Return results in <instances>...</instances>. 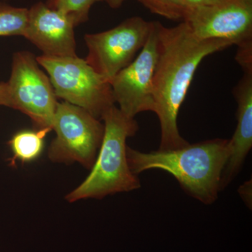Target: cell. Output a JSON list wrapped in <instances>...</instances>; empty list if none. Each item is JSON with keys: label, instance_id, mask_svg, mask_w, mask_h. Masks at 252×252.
I'll return each instance as SVG.
<instances>
[{"label": "cell", "instance_id": "4", "mask_svg": "<svg viewBox=\"0 0 252 252\" xmlns=\"http://www.w3.org/2000/svg\"><path fill=\"white\" fill-rule=\"evenodd\" d=\"M36 61L46 69L56 97L85 109L101 120L115 104L112 87L86 60L74 57L41 56Z\"/></svg>", "mask_w": 252, "mask_h": 252}, {"label": "cell", "instance_id": "16", "mask_svg": "<svg viewBox=\"0 0 252 252\" xmlns=\"http://www.w3.org/2000/svg\"><path fill=\"white\" fill-rule=\"evenodd\" d=\"M239 193L248 207H252V180L248 181L239 189Z\"/></svg>", "mask_w": 252, "mask_h": 252}, {"label": "cell", "instance_id": "1", "mask_svg": "<svg viewBox=\"0 0 252 252\" xmlns=\"http://www.w3.org/2000/svg\"><path fill=\"white\" fill-rule=\"evenodd\" d=\"M158 58L153 79L154 112L160 126L159 150L183 148L177 118L200 63L209 55L233 45L219 39L201 40L187 23L166 28L157 21Z\"/></svg>", "mask_w": 252, "mask_h": 252}, {"label": "cell", "instance_id": "15", "mask_svg": "<svg viewBox=\"0 0 252 252\" xmlns=\"http://www.w3.org/2000/svg\"><path fill=\"white\" fill-rule=\"evenodd\" d=\"M145 7L162 17L184 20L187 12L185 0H138Z\"/></svg>", "mask_w": 252, "mask_h": 252}, {"label": "cell", "instance_id": "19", "mask_svg": "<svg viewBox=\"0 0 252 252\" xmlns=\"http://www.w3.org/2000/svg\"><path fill=\"white\" fill-rule=\"evenodd\" d=\"M125 1L126 0H106L105 1L113 9H117V8L120 7Z\"/></svg>", "mask_w": 252, "mask_h": 252}, {"label": "cell", "instance_id": "5", "mask_svg": "<svg viewBox=\"0 0 252 252\" xmlns=\"http://www.w3.org/2000/svg\"><path fill=\"white\" fill-rule=\"evenodd\" d=\"M52 130L56 136L48 151L56 163L78 162L87 169L94 165L104 137V124L85 109L58 102Z\"/></svg>", "mask_w": 252, "mask_h": 252}, {"label": "cell", "instance_id": "13", "mask_svg": "<svg viewBox=\"0 0 252 252\" xmlns=\"http://www.w3.org/2000/svg\"><path fill=\"white\" fill-rule=\"evenodd\" d=\"M28 22V9L0 2V36H24Z\"/></svg>", "mask_w": 252, "mask_h": 252}, {"label": "cell", "instance_id": "11", "mask_svg": "<svg viewBox=\"0 0 252 252\" xmlns=\"http://www.w3.org/2000/svg\"><path fill=\"white\" fill-rule=\"evenodd\" d=\"M244 72L233 92L238 103V124L229 140L230 155L220 177V191L238 175L252 147V71Z\"/></svg>", "mask_w": 252, "mask_h": 252}, {"label": "cell", "instance_id": "8", "mask_svg": "<svg viewBox=\"0 0 252 252\" xmlns=\"http://www.w3.org/2000/svg\"><path fill=\"white\" fill-rule=\"evenodd\" d=\"M183 21L199 39L240 46L252 41V0H217L189 9Z\"/></svg>", "mask_w": 252, "mask_h": 252}, {"label": "cell", "instance_id": "14", "mask_svg": "<svg viewBox=\"0 0 252 252\" xmlns=\"http://www.w3.org/2000/svg\"><path fill=\"white\" fill-rule=\"evenodd\" d=\"M99 1L106 0H48L46 4L51 9L67 15L77 26L88 21L91 8Z\"/></svg>", "mask_w": 252, "mask_h": 252}, {"label": "cell", "instance_id": "7", "mask_svg": "<svg viewBox=\"0 0 252 252\" xmlns=\"http://www.w3.org/2000/svg\"><path fill=\"white\" fill-rule=\"evenodd\" d=\"M152 26L153 21L135 16L109 31L86 34L84 39L89 49L86 62L110 83L135 59L147 42Z\"/></svg>", "mask_w": 252, "mask_h": 252}, {"label": "cell", "instance_id": "3", "mask_svg": "<svg viewBox=\"0 0 252 252\" xmlns=\"http://www.w3.org/2000/svg\"><path fill=\"white\" fill-rule=\"evenodd\" d=\"M101 120L104 122V137L95 161L90 175L66 195L69 203L102 199L140 188L138 176L131 171L126 156V140L135 135L138 124L135 119L126 117L115 104L106 111Z\"/></svg>", "mask_w": 252, "mask_h": 252}, {"label": "cell", "instance_id": "10", "mask_svg": "<svg viewBox=\"0 0 252 252\" xmlns=\"http://www.w3.org/2000/svg\"><path fill=\"white\" fill-rule=\"evenodd\" d=\"M74 21L62 11L38 2L28 9L24 36L49 57H74L76 41Z\"/></svg>", "mask_w": 252, "mask_h": 252}, {"label": "cell", "instance_id": "6", "mask_svg": "<svg viewBox=\"0 0 252 252\" xmlns=\"http://www.w3.org/2000/svg\"><path fill=\"white\" fill-rule=\"evenodd\" d=\"M7 84L9 107L28 116L38 129L52 130L58 101L54 87L28 51L16 53Z\"/></svg>", "mask_w": 252, "mask_h": 252}, {"label": "cell", "instance_id": "9", "mask_svg": "<svg viewBox=\"0 0 252 252\" xmlns=\"http://www.w3.org/2000/svg\"><path fill=\"white\" fill-rule=\"evenodd\" d=\"M158 58L157 21L140 53L110 81L114 102L126 117L153 112V79Z\"/></svg>", "mask_w": 252, "mask_h": 252}, {"label": "cell", "instance_id": "12", "mask_svg": "<svg viewBox=\"0 0 252 252\" xmlns=\"http://www.w3.org/2000/svg\"><path fill=\"white\" fill-rule=\"evenodd\" d=\"M50 131L51 129H38L20 131L15 134L8 142L13 153L11 165L16 160L24 163L39 158L44 149V138Z\"/></svg>", "mask_w": 252, "mask_h": 252}, {"label": "cell", "instance_id": "2", "mask_svg": "<svg viewBox=\"0 0 252 252\" xmlns=\"http://www.w3.org/2000/svg\"><path fill=\"white\" fill-rule=\"evenodd\" d=\"M230 155L229 140L214 139L170 151L141 152L127 147L131 171L162 170L178 181L182 189L205 205L216 201L222 171Z\"/></svg>", "mask_w": 252, "mask_h": 252}, {"label": "cell", "instance_id": "17", "mask_svg": "<svg viewBox=\"0 0 252 252\" xmlns=\"http://www.w3.org/2000/svg\"><path fill=\"white\" fill-rule=\"evenodd\" d=\"M0 105L9 107V93L6 83L0 84Z\"/></svg>", "mask_w": 252, "mask_h": 252}, {"label": "cell", "instance_id": "18", "mask_svg": "<svg viewBox=\"0 0 252 252\" xmlns=\"http://www.w3.org/2000/svg\"><path fill=\"white\" fill-rule=\"evenodd\" d=\"M217 1V0H185L188 9H192V8L198 7V6L211 4L212 3L215 2V1Z\"/></svg>", "mask_w": 252, "mask_h": 252}]
</instances>
